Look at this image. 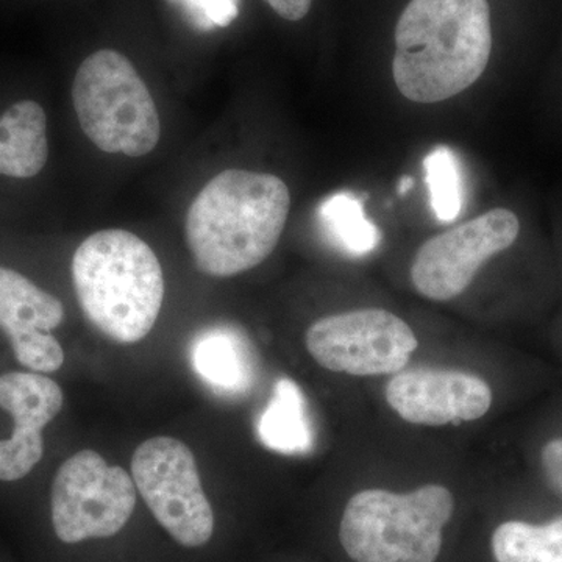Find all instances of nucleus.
Listing matches in <instances>:
<instances>
[{
  "mask_svg": "<svg viewBox=\"0 0 562 562\" xmlns=\"http://www.w3.org/2000/svg\"><path fill=\"white\" fill-rule=\"evenodd\" d=\"M47 157V117L43 106L33 101L14 103L0 116L2 176L32 179L43 171Z\"/></svg>",
  "mask_w": 562,
  "mask_h": 562,
  "instance_id": "4468645a",
  "label": "nucleus"
},
{
  "mask_svg": "<svg viewBox=\"0 0 562 562\" xmlns=\"http://www.w3.org/2000/svg\"><path fill=\"white\" fill-rule=\"evenodd\" d=\"M541 465L550 487L562 497V438L553 439L542 447Z\"/></svg>",
  "mask_w": 562,
  "mask_h": 562,
  "instance_id": "aec40b11",
  "label": "nucleus"
},
{
  "mask_svg": "<svg viewBox=\"0 0 562 562\" xmlns=\"http://www.w3.org/2000/svg\"><path fill=\"white\" fill-rule=\"evenodd\" d=\"M72 101L81 131L106 154L143 157L160 140V116L149 88L120 52H94L81 63Z\"/></svg>",
  "mask_w": 562,
  "mask_h": 562,
  "instance_id": "39448f33",
  "label": "nucleus"
},
{
  "mask_svg": "<svg viewBox=\"0 0 562 562\" xmlns=\"http://www.w3.org/2000/svg\"><path fill=\"white\" fill-rule=\"evenodd\" d=\"M549 562H562V560H553V561H549Z\"/></svg>",
  "mask_w": 562,
  "mask_h": 562,
  "instance_id": "b1692460",
  "label": "nucleus"
},
{
  "mask_svg": "<svg viewBox=\"0 0 562 562\" xmlns=\"http://www.w3.org/2000/svg\"><path fill=\"white\" fill-rule=\"evenodd\" d=\"M72 281L85 317L110 341H143L157 324L165 277L149 244L127 231L88 236L72 258Z\"/></svg>",
  "mask_w": 562,
  "mask_h": 562,
  "instance_id": "7ed1b4c3",
  "label": "nucleus"
},
{
  "mask_svg": "<svg viewBox=\"0 0 562 562\" xmlns=\"http://www.w3.org/2000/svg\"><path fill=\"white\" fill-rule=\"evenodd\" d=\"M279 16L286 21H301L312 9L313 0H265Z\"/></svg>",
  "mask_w": 562,
  "mask_h": 562,
  "instance_id": "412c9836",
  "label": "nucleus"
},
{
  "mask_svg": "<svg viewBox=\"0 0 562 562\" xmlns=\"http://www.w3.org/2000/svg\"><path fill=\"white\" fill-rule=\"evenodd\" d=\"M190 361L195 375L220 397H244L257 380L254 347L232 325H213L199 331L190 344Z\"/></svg>",
  "mask_w": 562,
  "mask_h": 562,
  "instance_id": "ddd939ff",
  "label": "nucleus"
},
{
  "mask_svg": "<svg viewBox=\"0 0 562 562\" xmlns=\"http://www.w3.org/2000/svg\"><path fill=\"white\" fill-rule=\"evenodd\" d=\"M258 438L271 452L305 454L314 447V431L308 403L302 387L283 376L273 384L272 397L262 409L257 425Z\"/></svg>",
  "mask_w": 562,
  "mask_h": 562,
  "instance_id": "2eb2a0df",
  "label": "nucleus"
},
{
  "mask_svg": "<svg viewBox=\"0 0 562 562\" xmlns=\"http://www.w3.org/2000/svg\"><path fill=\"white\" fill-rule=\"evenodd\" d=\"M60 384L38 372L0 376V409L13 420V431L0 439V482H16L36 468L44 454L43 430L60 414Z\"/></svg>",
  "mask_w": 562,
  "mask_h": 562,
  "instance_id": "9b49d317",
  "label": "nucleus"
},
{
  "mask_svg": "<svg viewBox=\"0 0 562 562\" xmlns=\"http://www.w3.org/2000/svg\"><path fill=\"white\" fill-rule=\"evenodd\" d=\"M0 176H2V160H0Z\"/></svg>",
  "mask_w": 562,
  "mask_h": 562,
  "instance_id": "5701e85b",
  "label": "nucleus"
},
{
  "mask_svg": "<svg viewBox=\"0 0 562 562\" xmlns=\"http://www.w3.org/2000/svg\"><path fill=\"white\" fill-rule=\"evenodd\" d=\"M519 217L495 209L422 244L412 265V283L422 297L449 302L471 286L487 260L516 243Z\"/></svg>",
  "mask_w": 562,
  "mask_h": 562,
  "instance_id": "1a4fd4ad",
  "label": "nucleus"
},
{
  "mask_svg": "<svg viewBox=\"0 0 562 562\" xmlns=\"http://www.w3.org/2000/svg\"><path fill=\"white\" fill-rule=\"evenodd\" d=\"M132 479L173 541L188 549L211 541L214 513L203 491L198 461L187 443L171 436L147 439L133 453Z\"/></svg>",
  "mask_w": 562,
  "mask_h": 562,
  "instance_id": "423d86ee",
  "label": "nucleus"
},
{
  "mask_svg": "<svg viewBox=\"0 0 562 562\" xmlns=\"http://www.w3.org/2000/svg\"><path fill=\"white\" fill-rule=\"evenodd\" d=\"M425 183L436 220L453 222L464 206V188L460 160L450 147H435L425 157Z\"/></svg>",
  "mask_w": 562,
  "mask_h": 562,
  "instance_id": "a211bd4d",
  "label": "nucleus"
},
{
  "mask_svg": "<svg viewBox=\"0 0 562 562\" xmlns=\"http://www.w3.org/2000/svg\"><path fill=\"white\" fill-rule=\"evenodd\" d=\"M384 397L403 420L427 427L479 420L492 406L490 384L454 369L417 368L395 373Z\"/></svg>",
  "mask_w": 562,
  "mask_h": 562,
  "instance_id": "9d476101",
  "label": "nucleus"
},
{
  "mask_svg": "<svg viewBox=\"0 0 562 562\" xmlns=\"http://www.w3.org/2000/svg\"><path fill=\"white\" fill-rule=\"evenodd\" d=\"M491 50L487 0H412L395 27V87L408 101H447L483 76Z\"/></svg>",
  "mask_w": 562,
  "mask_h": 562,
  "instance_id": "f03ea898",
  "label": "nucleus"
},
{
  "mask_svg": "<svg viewBox=\"0 0 562 562\" xmlns=\"http://www.w3.org/2000/svg\"><path fill=\"white\" fill-rule=\"evenodd\" d=\"M414 188L413 177H402L401 183H398V194L405 195L406 192L412 191Z\"/></svg>",
  "mask_w": 562,
  "mask_h": 562,
  "instance_id": "4be33fe9",
  "label": "nucleus"
},
{
  "mask_svg": "<svg viewBox=\"0 0 562 562\" xmlns=\"http://www.w3.org/2000/svg\"><path fill=\"white\" fill-rule=\"evenodd\" d=\"M290 206V188L272 173H217L188 210L184 231L195 268L217 279L257 268L276 250Z\"/></svg>",
  "mask_w": 562,
  "mask_h": 562,
  "instance_id": "f257e3e1",
  "label": "nucleus"
},
{
  "mask_svg": "<svg viewBox=\"0 0 562 562\" xmlns=\"http://www.w3.org/2000/svg\"><path fill=\"white\" fill-rule=\"evenodd\" d=\"M135 506L132 473L110 465L94 450L68 458L52 483V525L65 543L113 538L128 524Z\"/></svg>",
  "mask_w": 562,
  "mask_h": 562,
  "instance_id": "0eeeda50",
  "label": "nucleus"
},
{
  "mask_svg": "<svg viewBox=\"0 0 562 562\" xmlns=\"http://www.w3.org/2000/svg\"><path fill=\"white\" fill-rule=\"evenodd\" d=\"M198 31L228 27L238 18L241 0H171Z\"/></svg>",
  "mask_w": 562,
  "mask_h": 562,
  "instance_id": "6ab92c4d",
  "label": "nucleus"
},
{
  "mask_svg": "<svg viewBox=\"0 0 562 562\" xmlns=\"http://www.w3.org/2000/svg\"><path fill=\"white\" fill-rule=\"evenodd\" d=\"M325 236L350 257H366L382 241V232L366 216L357 194L339 191L328 195L317 210Z\"/></svg>",
  "mask_w": 562,
  "mask_h": 562,
  "instance_id": "dca6fc26",
  "label": "nucleus"
},
{
  "mask_svg": "<svg viewBox=\"0 0 562 562\" xmlns=\"http://www.w3.org/2000/svg\"><path fill=\"white\" fill-rule=\"evenodd\" d=\"M305 344L321 368L353 376L402 372L419 347L413 328L382 308L321 317L306 330Z\"/></svg>",
  "mask_w": 562,
  "mask_h": 562,
  "instance_id": "6e6552de",
  "label": "nucleus"
},
{
  "mask_svg": "<svg viewBox=\"0 0 562 562\" xmlns=\"http://www.w3.org/2000/svg\"><path fill=\"white\" fill-rule=\"evenodd\" d=\"M453 512V494L442 484L408 494L360 491L344 509L339 541L355 562H436Z\"/></svg>",
  "mask_w": 562,
  "mask_h": 562,
  "instance_id": "20e7f679",
  "label": "nucleus"
},
{
  "mask_svg": "<svg viewBox=\"0 0 562 562\" xmlns=\"http://www.w3.org/2000/svg\"><path fill=\"white\" fill-rule=\"evenodd\" d=\"M65 321V306L27 277L0 268V328L14 357L32 372L52 373L65 362L61 344L50 335Z\"/></svg>",
  "mask_w": 562,
  "mask_h": 562,
  "instance_id": "f8f14e48",
  "label": "nucleus"
},
{
  "mask_svg": "<svg viewBox=\"0 0 562 562\" xmlns=\"http://www.w3.org/2000/svg\"><path fill=\"white\" fill-rule=\"evenodd\" d=\"M497 562H549L562 560V516L546 525L512 520L492 535Z\"/></svg>",
  "mask_w": 562,
  "mask_h": 562,
  "instance_id": "f3484780",
  "label": "nucleus"
}]
</instances>
